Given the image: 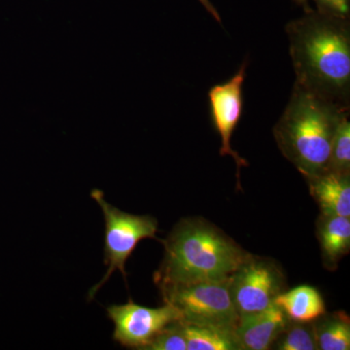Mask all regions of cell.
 Wrapping results in <instances>:
<instances>
[{"mask_svg": "<svg viewBox=\"0 0 350 350\" xmlns=\"http://www.w3.org/2000/svg\"><path fill=\"white\" fill-rule=\"evenodd\" d=\"M296 82L313 93L349 108L350 29L349 18L306 9L286 25Z\"/></svg>", "mask_w": 350, "mask_h": 350, "instance_id": "1", "label": "cell"}, {"mask_svg": "<svg viewBox=\"0 0 350 350\" xmlns=\"http://www.w3.org/2000/svg\"><path fill=\"white\" fill-rule=\"evenodd\" d=\"M163 245L165 255L154 275L161 292L181 285L229 280L251 255L202 218L177 223Z\"/></svg>", "mask_w": 350, "mask_h": 350, "instance_id": "2", "label": "cell"}, {"mask_svg": "<svg viewBox=\"0 0 350 350\" xmlns=\"http://www.w3.org/2000/svg\"><path fill=\"white\" fill-rule=\"evenodd\" d=\"M347 115L349 108L295 84L273 129L278 148L306 178L324 174L336 131Z\"/></svg>", "mask_w": 350, "mask_h": 350, "instance_id": "3", "label": "cell"}, {"mask_svg": "<svg viewBox=\"0 0 350 350\" xmlns=\"http://www.w3.org/2000/svg\"><path fill=\"white\" fill-rule=\"evenodd\" d=\"M92 198L100 206L105 223V265L107 271L98 284L89 291V300H93L96 292L105 284L115 271H121L126 278V262L145 239H155L158 232V221L150 215H135L120 211L105 199L98 189L91 193Z\"/></svg>", "mask_w": 350, "mask_h": 350, "instance_id": "4", "label": "cell"}, {"mask_svg": "<svg viewBox=\"0 0 350 350\" xmlns=\"http://www.w3.org/2000/svg\"><path fill=\"white\" fill-rule=\"evenodd\" d=\"M163 303L176 308L182 323L236 329L239 314L229 289V280L193 283L163 290Z\"/></svg>", "mask_w": 350, "mask_h": 350, "instance_id": "5", "label": "cell"}, {"mask_svg": "<svg viewBox=\"0 0 350 350\" xmlns=\"http://www.w3.org/2000/svg\"><path fill=\"white\" fill-rule=\"evenodd\" d=\"M285 278L275 262L250 255L229 278L239 317L266 310L282 293Z\"/></svg>", "mask_w": 350, "mask_h": 350, "instance_id": "6", "label": "cell"}, {"mask_svg": "<svg viewBox=\"0 0 350 350\" xmlns=\"http://www.w3.org/2000/svg\"><path fill=\"white\" fill-rule=\"evenodd\" d=\"M107 312L115 326L113 340L129 349H146L161 332L180 321L176 308L165 303L153 308L130 301L108 306Z\"/></svg>", "mask_w": 350, "mask_h": 350, "instance_id": "7", "label": "cell"}, {"mask_svg": "<svg viewBox=\"0 0 350 350\" xmlns=\"http://www.w3.org/2000/svg\"><path fill=\"white\" fill-rule=\"evenodd\" d=\"M246 77V64L241 66L231 79L223 84L215 85L209 90L208 98L214 128L221 137V156H231L238 167V176L241 167L248 163L232 148L234 131L243 114V87Z\"/></svg>", "mask_w": 350, "mask_h": 350, "instance_id": "8", "label": "cell"}, {"mask_svg": "<svg viewBox=\"0 0 350 350\" xmlns=\"http://www.w3.org/2000/svg\"><path fill=\"white\" fill-rule=\"evenodd\" d=\"M289 321L282 308L273 303L262 312L239 317L237 338L243 350H267L278 340Z\"/></svg>", "mask_w": 350, "mask_h": 350, "instance_id": "9", "label": "cell"}, {"mask_svg": "<svg viewBox=\"0 0 350 350\" xmlns=\"http://www.w3.org/2000/svg\"><path fill=\"white\" fill-rule=\"evenodd\" d=\"M306 182L322 215L350 216V174L326 172Z\"/></svg>", "mask_w": 350, "mask_h": 350, "instance_id": "10", "label": "cell"}, {"mask_svg": "<svg viewBox=\"0 0 350 350\" xmlns=\"http://www.w3.org/2000/svg\"><path fill=\"white\" fill-rule=\"evenodd\" d=\"M317 237L324 264L329 269L337 268L350 250L349 217L321 214L317 221Z\"/></svg>", "mask_w": 350, "mask_h": 350, "instance_id": "11", "label": "cell"}, {"mask_svg": "<svg viewBox=\"0 0 350 350\" xmlns=\"http://www.w3.org/2000/svg\"><path fill=\"white\" fill-rule=\"evenodd\" d=\"M275 303L282 308L291 321L310 323L326 313L325 303L319 290L299 286L276 297Z\"/></svg>", "mask_w": 350, "mask_h": 350, "instance_id": "12", "label": "cell"}, {"mask_svg": "<svg viewBox=\"0 0 350 350\" xmlns=\"http://www.w3.org/2000/svg\"><path fill=\"white\" fill-rule=\"evenodd\" d=\"M180 323L187 350H243L236 329Z\"/></svg>", "mask_w": 350, "mask_h": 350, "instance_id": "13", "label": "cell"}, {"mask_svg": "<svg viewBox=\"0 0 350 350\" xmlns=\"http://www.w3.org/2000/svg\"><path fill=\"white\" fill-rule=\"evenodd\" d=\"M313 328L319 349H350V319L345 312L324 313L313 321Z\"/></svg>", "mask_w": 350, "mask_h": 350, "instance_id": "14", "label": "cell"}, {"mask_svg": "<svg viewBox=\"0 0 350 350\" xmlns=\"http://www.w3.org/2000/svg\"><path fill=\"white\" fill-rule=\"evenodd\" d=\"M278 340V349L280 350L319 349L313 322L301 323L290 320Z\"/></svg>", "mask_w": 350, "mask_h": 350, "instance_id": "15", "label": "cell"}, {"mask_svg": "<svg viewBox=\"0 0 350 350\" xmlns=\"http://www.w3.org/2000/svg\"><path fill=\"white\" fill-rule=\"evenodd\" d=\"M327 172L350 174V123L349 115L338 125L333 144Z\"/></svg>", "mask_w": 350, "mask_h": 350, "instance_id": "16", "label": "cell"}, {"mask_svg": "<svg viewBox=\"0 0 350 350\" xmlns=\"http://www.w3.org/2000/svg\"><path fill=\"white\" fill-rule=\"evenodd\" d=\"M149 350H187L180 321L174 322L161 332L148 345Z\"/></svg>", "mask_w": 350, "mask_h": 350, "instance_id": "17", "label": "cell"}, {"mask_svg": "<svg viewBox=\"0 0 350 350\" xmlns=\"http://www.w3.org/2000/svg\"><path fill=\"white\" fill-rule=\"evenodd\" d=\"M313 1L317 3V10L340 16V17L349 18V0H313Z\"/></svg>", "mask_w": 350, "mask_h": 350, "instance_id": "18", "label": "cell"}, {"mask_svg": "<svg viewBox=\"0 0 350 350\" xmlns=\"http://www.w3.org/2000/svg\"><path fill=\"white\" fill-rule=\"evenodd\" d=\"M200 4L204 7V9L211 14V16L217 21L218 23L222 22L221 20L220 14L218 13V11L216 10L215 7H214L213 4L211 3V0H199Z\"/></svg>", "mask_w": 350, "mask_h": 350, "instance_id": "19", "label": "cell"}, {"mask_svg": "<svg viewBox=\"0 0 350 350\" xmlns=\"http://www.w3.org/2000/svg\"><path fill=\"white\" fill-rule=\"evenodd\" d=\"M295 3L299 4V5H303L305 7V9L310 8V5H308V0H293Z\"/></svg>", "mask_w": 350, "mask_h": 350, "instance_id": "20", "label": "cell"}]
</instances>
